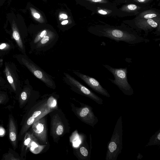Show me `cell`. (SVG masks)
<instances>
[{"label":"cell","mask_w":160,"mask_h":160,"mask_svg":"<svg viewBox=\"0 0 160 160\" xmlns=\"http://www.w3.org/2000/svg\"><path fill=\"white\" fill-rule=\"evenodd\" d=\"M96 34L113 40L117 42L122 41L129 44H135L147 42L149 40L138 35L135 32L122 28L106 27L97 30Z\"/></svg>","instance_id":"obj_1"},{"label":"cell","mask_w":160,"mask_h":160,"mask_svg":"<svg viewBox=\"0 0 160 160\" xmlns=\"http://www.w3.org/2000/svg\"><path fill=\"white\" fill-rule=\"evenodd\" d=\"M122 116L117 120L110 141L108 143L106 160H116L122 148Z\"/></svg>","instance_id":"obj_2"},{"label":"cell","mask_w":160,"mask_h":160,"mask_svg":"<svg viewBox=\"0 0 160 160\" xmlns=\"http://www.w3.org/2000/svg\"><path fill=\"white\" fill-rule=\"evenodd\" d=\"M103 66L113 75L114 79L108 78L112 83L116 85L125 95L131 96L133 94V90L128 79V68H116L108 65Z\"/></svg>","instance_id":"obj_3"},{"label":"cell","mask_w":160,"mask_h":160,"mask_svg":"<svg viewBox=\"0 0 160 160\" xmlns=\"http://www.w3.org/2000/svg\"><path fill=\"white\" fill-rule=\"evenodd\" d=\"M63 79L65 82L75 92L85 96L94 101L99 104H103L102 99L91 90L83 85L69 74L64 72Z\"/></svg>","instance_id":"obj_4"},{"label":"cell","mask_w":160,"mask_h":160,"mask_svg":"<svg viewBox=\"0 0 160 160\" xmlns=\"http://www.w3.org/2000/svg\"><path fill=\"white\" fill-rule=\"evenodd\" d=\"M22 62L34 75L43 82L47 87L55 89L56 86L52 77L29 58L22 57Z\"/></svg>","instance_id":"obj_5"},{"label":"cell","mask_w":160,"mask_h":160,"mask_svg":"<svg viewBox=\"0 0 160 160\" xmlns=\"http://www.w3.org/2000/svg\"><path fill=\"white\" fill-rule=\"evenodd\" d=\"M73 72L96 92L107 97H110L108 91L95 78L77 71H74Z\"/></svg>","instance_id":"obj_6"},{"label":"cell","mask_w":160,"mask_h":160,"mask_svg":"<svg viewBox=\"0 0 160 160\" xmlns=\"http://www.w3.org/2000/svg\"><path fill=\"white\" fill-rule=\"evenodd\" d=\"M75 111L78 118L85 123L93 127L98 122V119L91 106L85 105L82 107L76 108Z\"/></svg>","instance_id":"obj_7"},{"label":"cell","mask_w":160,"mask_h":160,"mask_svg":"<svg viewBox=\"0 0 160 160\" xmlns=\"http://www.w3.org/2000/svg\"><path fill=\"white\" fill-rule=\"evenodd\" d=\"M32 133L41 142L47 143V128L45 117H43L36 121L32 125Z\"/></svg>","instance_id":"obj_8"},{"label":"cell","mask_w":160,"mask_h":160,"mask_svg":"<svg viewBox=\"0 0 160 160\" xmlns=\"http://www.w3.org/2000/svg\"><path fill=\"white\" fill-rule=\"evenodd\" d=\"M58 38L56 32L50 29L47 34L36 45V48L40 51L48 49L57 42Z\"/></svg>","instance_id":"obj_9"},{"label":"cell","mask_w":160,"mask_h":160,"mask_svg":"<svg viewBox=\"0 0 160 160\" xmlns=\"http://www.w3.org/2000/svg\"><path fill=\"white\" fill-rule=\"evenodd\" d=\"M135 24L138 29L144 30L148 34L149 31L157 28H160L159 18L150 19H142L136 20Z\"/></svg>","instance_id":"obj_10"},{"label":"cell","mask_w":160,"mask_h":160,"mask_svg":"<svg viewBox=\"0 0 160 160\" xmlns=\"http://www.w3.org/2000/svg\"><path fill=\"white\" fill-rule=\"evenodd\" d=\"M8 125L9 138L15 150L17 147L18 136L15 123L12 116L11 115H9Z\"/></svg>","instance_id":"obj_11"},{"label":"cell","mask_w":160,"mask_h":160,"mask_svg":"<svg viewBox=\"0 0 160 160\" xmlns=\"http://www.w3.org/2000/svg\"><path fill=\"white\" fill-rule=\"evenodd\" d=\"M64 124L59 117H53L51 121V133L52 135L56 137L61 136L64 133Z\"/></svg>","instance_id":"obj_12"},{"label":"cell","mask_w":160,"mask_h":160,"mask_svg":"<svg viewBox=\"0 0 160 160\" xmlns=\"http://www.w3.org/2000/svg\"><path fill=\"white\" fill-rule=\"evenodd\" d=\"M40 119L38 118H35L32 116L29 117L24 122L22 127V128L19 132L18 140H19L21 137L24 133L26 132L29 128L37 120Z\"/></svg>","instance_id":"obj_13"},{"label":"cell","mask_w":160,"mask_h":160,"mask_svg":"<svg viewBox=\"0 0 160 160\" xmlns=\"http://www.w3.org/2000/svg\"><path fill=\"white\" fill-rule=\"evenodd\" d=\"M12 37L18 46L22 49H23V45L20 35L18 29L15 22L13 21L12 25Z\"/></svg>","instance_id":"obj_14"},{"label":"cell","mask_w":160,"mask_h":160,"mask_svg":"<svg viewBox=\"0 0 160 160\" xmlns=\"http://www.w3.org/2000/svg\"><path fill=\"white\" fill-rule=\"evenodd\" d=\"M35 137L32 132H29L26 133L21 149L22 156L23 154L25 155L27 150L28 148L31 141Z\"/></svg>","instance_id":"obj_15"},{"label":"cell","mask_w":160,"mask_h":160,"mask_svg":"<svg viewBox=\"0 0 160 160\" xmlns=\"http://www.w3.org/2000/svg\"><path fill=\"white\" fill-rule=\"evenodd\" d=\"M44 146L39 144L37 139L35 137L31 141L28 148L31 152L34 154L39 153L42 149Z\"/></svg>","instance_id":"obj_16"},{"label":"cell","mask_w":160,"mask_h":160,"mask_svg":"<svg viewBox=\"0 0 160 160\" xmlns=\"http://www.w3.org/2000/svg\"><path fill=\"white\" fill-rule=\"evenodd\" d=\"M158 12L152 10H148L142 12L139 15L140 18L150 19L158 18Z\"/></svg>","instance_id":"obj_17"},{"label":"cell","mask_w":160,"mask_h":160,"mask_svg":"<svg viewBox=\"0 0 160 160\" xmlns=\"http://www.w3.org/2000/svg\"><path fill=\"white\" fill-rule=\"evenodd\" d=\"M160 145V130H159L150 138L146 147Z\"/></svg>","instance_id":"obj_18"},{"label":"cell","mask_w":160,"mask_h":160,"mask_svg":"<svg viewBox=\"0 0 160 160\" xmlns=\"http://www.w3.org/2000/svg\"><path fill=\"white\" fill-rule=\"evenodd\" d=\"M30 9L32 16L35 20L41 23L45 22L44 18L38 11L32 7H30Z\"/></svg>","instance_id":"obj_19"},{"label":"cell","mask_w":160,"mask_h":160,"mask_svg":"<svg viewBox=\"0 0 160 160\" xmlns=\"http://www.w3.org/2000/svg\"><path fill=\"white\" fill-rule=\"evenodd\" d=\"M5 72L8 82L10 84L13 89L16 91V87L13 78L9 69L7 66H6L5 68Z\"/></svg>","instance_id":"obj_20"},{"label":"cell","mask_w":160,"mask_h":160,"mask_svg":"<svg viewBox=\"0 0 160 160\" xmlns=\"http://www.w3.org/2000/svg\"><path fill=\"white\" fill-rule=\"evenodd\" d=\"M30 90L27 89L23 91L20 94L19 98L20 106L23 105L28 100L30 93Z\"/></svg>","instance_id":"obj_21"},{"label":"cell","mask_w":160,"mask_h":160,"mask_svg":"<svg viewBox=\"0 0 160 160\" xmlns=\"http://www.w3.org/2000/svg\"><path fill=\"white\" fill-rule=\"evenodd\" d=\"M50 30L49 29L45 28L39 31L34 39L33 43L36 45L41 39L47 34Z\"/></svg>","instance_id":"obj_22"},{"label":"cell","mask_w":160,"mask_h":160,"mask_svg":"<svg viewBox=\"0 0 160 160\" xmlns=\"http://www.w3.org/2000/svg\"><path fill=\"white\" fill-rule=\"evenodd\" d=\"M140 7L135 4H129L124 6L122 8V10L123 11L130 12H135Z\"/></svg>","instance_id":"obj_23"},{"label":"cell","mask_w":160,"mask_h":160,"mask_svg":"<svg viewBox=\"0 0 160 160\" xmlns=\"http://www.w3.org/2000/svg\"><path fill=\"white\" fill-rule=\"evenodd\" d=\"M2 159L5 160H20L21 159L18 157H15L13 154L10 152L4 155Z\"/></svg>","instance_id":"obj_24"},{"label":"cell","mask_w":160,"mask_h":160,"mask_svg":"<svg viewBox=\"0 0 160 160\" xmlns=\"http://www.w3.org/2000/svg\"><path fill=\"white\" fill-rule=\"evenodd\" d=\"M111 11L105 9H99L98 11V13L102 15H107L111 12Z\"/></svg>","instance_id":"obj_25"},{"label":"cell","mask_w":160,"mask_h":160,"mask_svg":"<svg viewBox=\"0 0 160 160\" xmlns=\"http://www.w3.org/2000/svg\"><path fill=\"white\" fill-rule=\"evenodd\" d=\"M80 152L81 154L84 157H87L88 155V151L84 147H82L80 148Z\"/></svg>","instance_id":"obj_26"},{"label":"cell","mask_w":160,"mask_h":160,"mask_svg":"<svg viewBox=\"0 0 160 160\" xmlns=\"http://www.w3.org/2000/svg\"><path fill=\"white\" fill-rule=\"evenodd\" d=\"M91 2L104 3L108 2L107 0H84Z\"/></svg>","instance_id":"obj_27"},{"label":"cell","mask_w":160,"mask_h":160,"mask_svg":"<svg viewBox=\"0 0 160 160\" xmlns=\"http://www.w3.org/2000/svg\"><path fill=\"white\" fill-rule=\"evenodd\" d=\"M59 18L61 19H65L68 18V16L66 14L62 13L60 14Z\"/></svg>","instance_id":"obj_28"},{"label":"cell","mask_w":160,"mask_h":160,"mask_svg":"<svg viewBox=\"0 0 160 160\" xmlns=\"http://www.w3.org/2000/svg\"><path fill=\"white\" fill-rule=\"evenodd\" d=\"M8 44L5 43H2L0 45V49H3L7 48Z\"/></svg>","instance_id":"obj_29"},{"label":"cell","mask_w":160,"mask_h":160,"mask_svg":"<svg viewBox=\"0 0 160 160\" xmlns=\"http://www.w3.org/2000/svg\"><path fill=\"white\" fill-rule=\"evenodd\" d=\"M5 100V97L2 94H0V104L2 103Z\"/></svg>","instance_id":"obj_30"},{"label":"cell","mask_w":160,"mask_h":160,"mask_svg":"<svg viewBox=\"0 0 160 160\" xmlns=\"http://www.w3.org/2000/svg\"><path fill=\"white\" fill-rule=\"evenodd\" d=\"M134 0V1H135L136 2H138L139 3H143L147 2H148V1H150V0Z\"/></svg>","instance_id":"obj_31"},{"label":"cell","mask_w":160,"mask_h":160,"mask_svg":"<svg viewBox=\"0 0 160 160\" xmlns=\"http://www.w3.org/2000/svg\"><path fill=\"white\" fill-rule=\"evenodd\" d=\"M69 22V21L68 20H65L61 22V24L62 25H67Z\"/></svg>","instance_id":"obj_32"},{"label":"cell","mask_w":160,"mask_h":160,"mask_svg":"<svg viewBox=\"0 0 160 160\" xmlns=\"http://www.w3.org/2000/svg\"><path fill=\"white\" fill-rule=\"evenodd\" d=\"M5 134V131L2 128H0V135H2Z\"/></svg>","instance_id":"obj_33"},{"label":"cell","mask_w":160,"mask_h":160,"mask_svg":"<svg viewBox=\"0 0 160 160\" xmlns=\"http://www.w3.org/2000/svg\"><path fill=\"white\" fill-rule=\"evenodd\" d=\"M142 156L140 153H138L137 157L138 159H141L142 158Z\"/></svg>","instance_id":"obj_34"},{"label":"cell","mask_w":160,"mask_h":160,"mask_svg":"<svg viewBox=\"0 0 160 160\" xmlns=\"http://www.w3.org/2000/svg\"><path fill=\"white\" fill-rule=\"evenodd\" d=\"M44 2H46L47 1V0H42Z\"/></svg>","instance_id":"obj_35"}]
</instances>
